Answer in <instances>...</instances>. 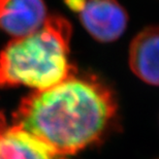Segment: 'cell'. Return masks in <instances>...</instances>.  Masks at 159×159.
Instances as JSON below:
<instances>
[{"mask_svg":"<svg viewBox=\"0 0 159 159\" xmlns=\"http://www.w3.org/2000/svg\"><path fill=\"white\" fill-rule=\"evenodd\" d=\"M115 112V99L106 86L94 78L74 75L25 97L14 115V125L61 156L96 142Z\"/></svg>","mask_w":159,"mask_h":159,"instance_id":"obj_1","label":"cell"},{"mask_svg":"<svg viewBox=\"0 0 159 159\" xmlns=\"http://www.w3.org/2000/svg\"><path fill=\"white\" fill-rule=\"evenodd\" d=\"M6 122H5V118L4 116L2 115V113L0 112V133H1L3 130L6 128Z\"/></svg>","mask_w":159,"mask_h":159,"instance_id":"obj_7","label":"cell"},{"mask_svg":"<svg viewBox=\"0 0 159 159\" xmlns=\"http://www.w3.org/2000/svg\"><path fill=\"white\" fill-rule=\"evenodd\" d=\"M72 28L61 16H48L36 30L12 39L0 52V87L51 88L75 75L69 62Z\"/></svg>","mask_w":159,"mask_h":159,"instance_id":"obj_2","label":"cell"},{"mask_svg":"<svg viewBox=\"0 0 159 159\" xmlns=\"http://www.w3.org/2000/svg\"><path fill=\"white\" fill-rule=\"evenodd\" d=\"M0 159H56L34 136L14 125L0 133Z\"/></svg>","mask_w":159,"mask_h":159,"instance_id":"obj_6","label":"cell"},{"mask_svg":"<svg viewBox=\"0 0 159 159\" xmlns=\"http://www.w3.org/2000/svg\"><path fill=\"white\" fill-rule=\"evenodd\" d=\"M158 28L148 27L131 41L129 65L136 77L149 85H158Z\"/></svg>","mask_w":159,"mask_h":159,"instance_id":"obj_5","label":"cell"},{"mask_svg":"<svg viewBox=\"0 0 159 159\" xmlns=\"http://www.w3.org/2000/svg\"><path fill=\"white\" fill-rule=\"evenodd\" d=\"M59 159H64V158H59Z\"/></svg>","mask_w":159,"mask_h":159,"instance_id":"obj_8","label":"cell"},{"mask_svg":"<svg viewBox=\"0 0 159 159\" xmlns=\"http://www.w3.org/2000/svg\"><path fill=\"white\" fill-rule=\"evenodd\" d=\"M77 12L86 30L101 43H111L122 35L127 14L117 0H64Z\"/></svg>","mask_w":159,"mask_h":159,"instance_id":"obj_3","label":"cell"},{"mask_svg":"<svg viewBox=\"0 0 159 159\" xmlns=\"http://www.w3.org/2000/svg\"><path fill=\"white\" fill-rule=\"evenodd\" d=\"M47 17L43 0H0V30L14 39L36 30Z\"/></svg>","mask_w":159,"mask_h":159,"instance_id":"obj_4","label":"cell"}]
</instances>
